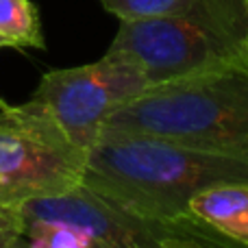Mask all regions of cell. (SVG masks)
Masks as SVG:
<instances>
[{"mask_svg": "<svg viewBox=\"0 0 248 248\" xmlns=\"http://www.w3.org/2000/svg\"><path fill=\"white\" fill-rule=\"evenodd\" d=\"M83 183L137 211L202 231L189 218L192 196L224 183L248 185V155L105 126L87 153Z\"/></svg>", "mask_w": 248, "mask_h": 248, "instance_id": "6da1fadb", "label": "cell"}, {"mask_svg": "<svg viewBox=\"0 0 248 248\" xmlns=\"http://www.w3.org/2000/svg\"><path fill=\"white\" fill-rule=\"evenodd\" d=\"M107 126L248 155V59L150 85L122 105Z\"/></svg>", "mask_w": 248, "mask_h": 248, "instance_id": "7a4b0ae2", "label": "cell"}, {"mask_svg": "<svg viewBox=\"0 0 248 248\" xmlns=\"http://www.w3.org/2000/svg\"><path fill=\"white\" fill-rule=\"evenodd\" d=\"M16 248H227L205 231L155 218L81 183L17 207Z\"/></svg>", "mask_w": 248, "mask_h": 248, "instance_id": "3957f363", "label": "cell"}, {"mask_svg": "<svg viewBox=\"0 0 248 248\" xmlns=\"http://www.w3.org/2000/svg\"><path fill=\"white\" fill-rule=\"evenodd\" d=\"M246 0H196L185 13L120 22L107 52L128 57L150 85L246 57Z\"/></svg>", "mask_w": 248, "mask_h": 248, "instance_id": "277c9868", "label": "cell"}, {"mask_svg": "<svg viewBox=\"0 0 248 248\" xmlns=\"http://www.w3.org/2000/svg\"><path fill=\"white\" fill-rule=\"evenodd\" d=\"M87 150L33 100L0 109V205L20 207L83 183Z\"/></svg>", "mask_w": 248, "mask_h": 248, "instance_id": "5b68a950", "label": "cell"}, {"mask_svg": "<svg viewBox=\"0 0 248 248\" xmlns=\"http://www.w3.org/2000/svg\"><path fill=\"white\" fill-rule=\"evenodd\" d=\"M144 90H148L144 70L128 57L107 52L94 63L46 72L31 100L90 153L109 118Z\"/></svg>", "mask_w": 248, "mask_h": 248, "instance_id": "8992f818", "label": "cell"}, {"mask_svg": "<svg viewBox=\"0 0 248 248\" xmlns=\"http://www.w3.org/2000/svg\"><path fill=\"white\" fill-rule=\"evenodd\" d=\"M189 218L224 246L248 248V185L224 183L202 189L187 205Z\"/></svg>", "mask_w": 248, "mask_h": 248, "instance_id": "52a82bcc", "label": "cell"}, {"mask_svg": "<svg viewBox=\"0 0 248 248\" xmlns=\"http://www.w3.org/2000/svg\"><path fill=\"white\" fill-rule=\"evenodd\" d=\"M0 37L16 48L46 46L37 7L31 0H0Z\"/></svg>", "mask_w": 248, "mask_h": 248, "instance_id": "ba28073f", "label": "cell"}, {"mask_svg": "<svg viewBox=\"0 0 248 248\" xmlns=\"http://www.w3.org/2000/svg\"><path fill=\"white\" fill-rule=\"evenodd\" d=\"M103 7L120 22L131 20H153L185 13L196 0H100Z\"/></svg>", "mask_w": 248, "mask_h": 248, "instance_id": "9c48e42d", "label": "cell"}, {"mask_svg": "<svg viewBox=\"0 0 248 248\" xmlns=\"http://www.w3.org/2000/svg\"><path fill=\"white\" fill-rule=\"evenodd\" d=\"M20 235V216L16 207L0 205V248H9L16 244Z\"/></svg>", "mask_w": 248, "mask_h": 248, "instance_id": "30bf717a", "label": "cell"}, {"mask_svg": "<svg viewBox=\"0 0 248 248\" xmlns=\"http://www.w3.org/2000/svg\"><path fill=\"white\" fill-rule=\"evenodd\" d=\"M4 46H7V42H4V39L0 37V48H4ZM4 107H9V103L2 98V96H0V109H4Z\"/></svg>", "mask_w": 248, "mask_h": 248, "instance_id": "8fae6325", "label": "cell"}, {"mask_svg": "<svg viewBox=\"0 0 248 248\" xmlns=\"http://www.w3.org/2000/svg\"><path fill=\"white\" fill-rule=\"evenodd\" d=\"M246 59H248V37H246Z\"/></svg>", "mask_w": 248, "mask_h": 248, "instance_id": "7c38bea8", "label": "cell"}, {"mask_svg": "<svg viewBox=\"0 0 248 248\" xmlns=\"http://www.w3.org/2000/svg\"><path fill=\"white\" fill-rule=\"evenodd\" d=\"M9 248H16V246H9Z\"/></svg>", "mask_w": 248, "mask_h": 248, "instance_id": "4fadbf2b", "label": "cell"}, {"mask_svg": "<svg viewBox=\"0 0 248 248\" xmlns=\"http://www.w3.org/2000/svg\"><path fill=\"white\" fill-rule=\"evenodd\" d=\"M246 4H248V0H246Z\"/></svg>", "mask_w": 248, "mask_h": 248, "instance_id": "5bb4252c", "label": "cell"}]
</instances>
